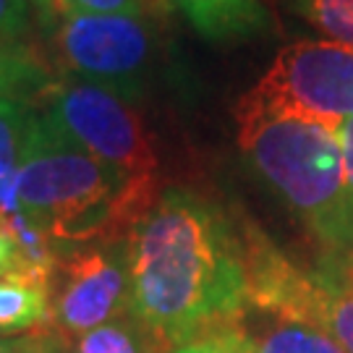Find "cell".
Segmentation results:
<instances>
[{
    "label": "cell",
    "mask_w": 353,
    "mask_h": 353,
    "mask_svg": "<svg viewBox=\"0 0 353 353\" xmlns=\"http://www.w3.org/2000/svg\"><path fill=\"white\" fill-rule=\"evenodd\" d=\"M128 270V312L170 351L230 327L249 301L241 233L186 189H165L131 228Z\"/></svg>",
    "instance_id": "cell-1"
},
{
    "label": "cell",
    "mask_w": 353,
    "mask_h": 353,
    "mask_svg": "<svg viewBox=\"0 0 353 353\" xmlns=\"http://www.w3.org/2000/svg\"><path fill=\"white\" fill-rule=\"evenodd\" d=\"M16 199L52 243L68 252L89 241H121L147 214L157 181H137L79 147L48 115H34L13 176Z\"/></svg>",
    "instance_id": "cell-2"
},
{
    "label": "cell",
    "mask_w": 353,
    "mask_h": 353,
    "mask_svg": "<svg viewBox=\"0 0 353 353\" xmlns=\"http://www.w3.org/2000/svg\"><path fill=\"white\" fill-rule=\"evenodd\" d=\"M252 173L303 223L330 256L353 254V217L338 131L301 118L239 121Z\"/></svg>",
    "instance_id": "cell-3"
},
{
    "label": "cell",
    "mask_w": 353,
    "mask_h": 353,
    "mask_svg": "<svg viewBox=\"0 0 353 353\" xmlns=\"http://www.w3.org/2000/svg\"><path fill=\"white\" fill-rule=\"evenodd\" d=\"M236 118H301L341 131L353 118V50L290 42L236 105Z\"/></svg>",
    "instance_id": "cell-4"
},
{
    "label": "cell",
    "mask_w": 353,
    "mask_h": 353,
    "mask_svg": "<svg viewBox=\"0 0 353 353\" xmlns=\"http://www.w3.org/2000/svg\"><path fill=\"white\" fill-rule=\"evenodd\" d=\"M55 126L71 139L137 181H157V152L137 108L113 89L81 79L52 81L39 97Z\"/></svg>",
    "instance_id": "cell-5"
},
{
    "label": "cell",
    "mask_w": 353,
    "mask_h": 353,
    "mask_svg": "<svg viewBox=\"0 0 353 353\" xmlns=\"http://www.w3.org/2000/svg\"><path fill=\"white\" fill-rule=\"evenodd\" d=\"M55 48L63 65L81 81L123 94H141L154 61V34L141 16L61 13Z\"/></svg>",
    "instance_id": "cell-6"
},
{
    "label": "cell",
    "mask_w": 353,
    "mask_h": 353,
    "mask_svg": "<svg viewBox=\"0 0 353 353\" xmlns=\"http://www.w3.org/2000/svg\"><path fill=\"white\" fill-rule=\"evenodd\" d=\"M131 309L128 239L97 241L61 254L50 283V332L81 338Z\"/></svg>",
    "instance_id": "cell-7"
},
{
    "label": "cell",
    "mask_w": 353,
    "mask_h": 353,
    "mask_svg": "<svg viewBox=\"0 0 353 353\" xmlns=\"http://www.w3.org/2000/svg\"><path fill=\"white\" fill-rule=\"evenodd\" d=\"M236 327L254 353H345L325 330L254 306L241 312Z\"/></svg>",
    "instance_id": "cell-8"
},
{
    "label": "cell",
    "mask_w": 353,
    "mask_h": 353,
    "mask_svg": "<svg viewBox=\"0 0 353 353\" xmlns=\"http://www.w3.org/2000/svg\"><path fill=\"white\" fill-rule=\"evenodd\" d=\"M303 322L325 330L345 353H353V278L338 256L312 270V296Z\"/></svg>",
    "instance_id": "cell-9"
},
{
    "label": "cell",
    "mask_w": 353,
    "mask_h": 353,
    "mask_svg": "<svg viewBox=\"0 0 353 353\" xmlns=\"http://www.w3.org/2000/svg\"><path fill=\"white\" fill-rule=\"evenodd\" d=\"M210 42H236L265 34L270 11L262 0H170Z\"/></svg>",
    "instance_id": "cell-10"
},
{
    "label": "cell",
    "mask_w": 353,
    "mask_h": 353,
    "mask_svg": "<svg viewBox=\"0 0 353 353\" xmlns=\"http://www.w3.org/2000/svg\"><path fill=\"white\" fill-rule=\"evenodd\" d=\"M50 322V288L21 275L0 278V330L19 332Z\"/></svg>",
    "instance_id": "cell-11"
},
{
    "label": "cell",
    "mask_w": 353,
    "mask_h": 353,
    "mask_svg": "<svg viewBox=\"0 0 353 353\" xmlns=\"http://www.w3.org/2000/svg\"><path fill=\"white\" fill-rule=\"evenodd\" d=\"M76 353H170V348L128 312L81 335Z\"/></svg>",
    "instance_id": "cell-12"
},
{
    "label": "cell",
    "mask_w": 353,
    "mask_h": 353,
    "mask_svg": "<svg viewBox=\"0 0 353 353\" xmlns=\"http://www.w3.org/2000/svg\"><path fill=\"white\" fill-rule=\"evenodd\" d=\"M52 84L37 58L21 45L0 42V97L29 102L39 100Z\"/></svg>",
    "instance_id": "cell-13"
},
{
    "label": "cell",
    "mask_w": 353,
    "mask_h": 353,
    "mask_svg": "<svg viewBox=\"0 0 353 353\" xmlns=\"http://www.w3.org/2000/svg\"><path fill=\"white\" fill-rule=\"evenodd\" d=\"M290 11L327 42L353 50V0H290Z\"/></svg>",
    "instance_id": "cell-14"
},
{
    "label": "cell",
    "mask_w": 353,
    "mask_h": 353,
    "mask_svg": "<svg viewBox=\"0 0 353 353\" xmlns=\"http://www.w3.org/2000/svg\"><path fill=\"white\" fill-rule=\"evenodd\" d=\"M34 113L26 102L0 97V181L11 178L21 163Z\"/></svg>",
    "instance_id": "cell-15"
},
{
    "label": "cell",
    "mask_w": 353,
    "mask_h": 353,
    "mask_svg": "<svg viewBox=\"0 0 353 353\" xmlns=\"http://www.w3.org/2000/svg\"><path fill=\"white\" fill-rule=\"evenodd\" d=\"M170 353H254L252 345L246 343V338L241 335V330L236 327V322L230 327L214 330L204 338H196V341L181 345Z\"/></svg>",
    "instance_id": "cell-16"
},
{
    "label": "cell",
    "mask_w": 353,
    "mask_h": 353,
    "mask_svg": "<svg viewBox=\"0 0 353 353\" xmlns=\"http://www.w3.org/2000/svg\"><path fill=\"white\" fill-rule=\"evenodd\" d=\"M147 0H58V13H121L144 16Z\"/></svg>",
    "instance_id": "cell-17"
},
{
    "label": "cell",
    "mask_w": 353,
    "mask_h": 353,
    "mask_svg": "<svg viewBox=\"0 0 353 353\" xmlns=\"http://www.w3.org/2000/svg\"><path fill=\"white\" fill-rule=\"evenodd\" d=\"M29 29V3L26 0H0V42L19 45Z\"/></svg>",
    "instance_id": "cell-18"
},
{
    "label": "cell",
    "mask_w": 353,
    "mask_h": 353,
    "mask_svg": "<svg viewBox=\"0 0 353 353\" xmlns=\"http://www.w3.org/2000/svg\"><path fill=\"white\" fill-rule=\"evenodd\" d=\"M343 150V170H345V196H348V207H351L353 217V118H348L338 131Z\"/></svg>",
    "instance_id": "cell-19"
},
{
    "label": "cell",
    "mask_w": 353,
    "mask_h": 353,
    "mask_svg": "<svg viewBox=\"0 0 353 353\" xmlns=\"http://www.w3.org/2000/svg\"><path fill=\"white\" fill-rule=\"evenodd\" d=\"M11 353H63V351H61V343L55 341L52 335H48V332H42V335L32 332L26 338L13 341Z\"/></svg>",
    "instance_id": "cell-20"
},
{
    "label": "cell",
    "mask_w": 353,
    "mask_h": 353,
    "mask_svg": "<svg viewBox=\"0 0 353 353\" xmlns=\"http://www.w3.org/2000/svg\"><path fill=\"white\" fill-rule=\"evenodd\" d=\"M19 262V249L13 239L0 228V278H6L8 272H13V267Z\"/></svg>",
    "instance_id": "cell-21"
},
{
    "label": "cell",
    "mask_w": 353,
    "mask_h": 353,
    "mask_svg": "<svg viewBox=\"0 0 353 353\" xmlns=\"http://www.w3.org/2000/svg\"><path fill=\"white\" fill-rule=\"evenodd\" d=\"M42 11H58V0H34Z\"/></svg>",
    "instance_id": "cell-22"
},
{
    "label": "cell",
    "mask_w": 353,
    "mask_h": 353,
    "mask_svg": "<svg viewBox=\"0 0 353 353\" xmlns=\"http://www.w3.org/2000/svg\"><path fill=\"white\" fill-rule=\"evenodd\" d=\"M338 259H341V265L348 270V275L353 278V254H345V256H338Z\"/></svg>",
    "instance_id": "cell-23"
},
{
    "label": "cell",
    "mask_w": 353,
    "mask_h": 353,
    "mask_svg": "<svg viewBox=\"0 0 353 353\" xmlns=\"http://www.w3.org/2000/svg\"><path fill=\"white\" fill-rule=\"evenodd\" d=\"M13 348V341H6V338H0V353H11Z\"/></svg>",
    "instance_id": "cell-24"
}]
</instances>
